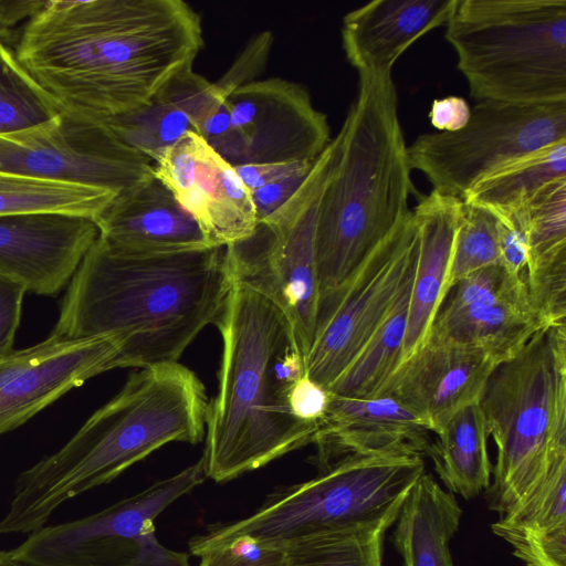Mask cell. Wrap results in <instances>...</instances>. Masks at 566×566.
Here are the masks:
<instances>
[{
	"mask_svg": "<svg viewBox=\"0 0 566 566\" xmlns=\"http://www.w3.org/2000/svg\"><path fill=\"white\" fill-rule=\"evenodd\" d=\"M203 43L201 18L182 0H51L15 56L64 111L106 120L147 105Z\"/></svg>",
	"mask_w": 566,
	"mask_h": 566,
	"instance_id": "cell-1",
	"label": "cell"
},
{
	"mask_svg": "<svg viewBox=\"0 0 566 566\" xmlns=\"http://www.w3.org/2000/svg\"><path fill=\"white\" fill-rule=\"evenodd\" d=\"M224 247L134 252L99 235L70 281L50 335H117L116 368L176 363L217 324L233 284Z\"/></svg>",
	"mask_w": 566,
	"mask_h": 566,
	"instance_id": "cell-2",
	"label": "cell"
},
{
	"mask_svg": "<svg viewBox=\"0 0 566 566\" xmlns=\"http://www.w3.org/2000/svg\"><path fill=\"white\" fill-rule=\"evenodd\" d=\"M216 326L222 354L202 459L206 476L226 482L314 443L319 424L290 413L287 394L305 364L291 323L273 300L234 277Z\"/></svg>",
	"mask_w": 566,
	"mask_h": 566,
	"instance_id": "cell-3",
	"label": "cell"
},
{
	"mask_svg": "<svg viewBox=\"0 0 566 566\" xmlns=\"http://www.w3.org/2000/svg\"><path fill=\"white\" fill-rule=\"evenodd\" d=\"M208 405L199 377L178 361L132 373L61 449L18 475L0 534H31L63 503L165 444L202 441Z\"/></svg>",
	"mask_w": 566,
	"mask_h": 566,
	"instance_id": "cell-4",
	"label": "cell"
},
{
	"mask_svg": "<svg viewBox=\"0 0 566 566\" xmlns=\"http://www.w3.org/2000/svg\"><path fill=\"white\" fill-rule=\"evenodd\" d=\"M315 224L321 304L412 212L415 187L391 73L358 74ZM321 307V305H319Z\"/></svg>",
	"mask_w": 566,
	"mask_h": 566,
	"instance_id": "cell-5",
	"label": "cell"
},
{
	"mask_svg": "<svg viewBox=\"0 0 566 566\" xmlns=\"http://www.w3.org/2000/svg\"><path fill=\"white\" fill-rule=\"evenodd\" d=\"M479 405L497 450L485 499L503 515L566 458V325L537 331L497 364Z\"/></svg>",
	"mask_w": 566,
	"mask_h": 566,
	"instance_id": "cell-6",
	"label": "cell"
},
{
	"mask_svg": "<svg viewBox=\"0 0 566 566\" xmlns=\"http://www.w3.org/2000/svg\"><path fill=\"white\" fill-rule=\"evenodd\" d=\"M444 38L478 101L566 102V0H459Z\"/></svg>",
	"mask_w": 566,
	"mask_h": 566,
	"instance_id": "cell-7",
	"label": "cell"
},
{
	"mask_svg": "<svg viewBox=\"0 0 566 566\" xmlns=\"http://www.w3.org/2000/svg\"><path fill=\"white\" fill-rule=\"evenodd\" d=\"M412 455H353L319 468L305 482L276 489L251 515L212 524L189 541L192 555L249 537L283 548L290 543L359 526L390 527L410 489L424 473Z\"/></svg>",
	"mask_w": 566,
	"mask_h": 566,
	"instance_id": "cell-8",
	"label": "cell"
},
{
	"mask_svg": "<svg viewBox=\"0 0 566 566\" xmlns=\"http://www.w3.org/2000/svg\"><path fill=\"white\" fill-rule=\"evenodd\" d=\"M336 150L334 137L294 195L261 221L252 237L224 247L233 276L263 292L284 312L304 364L321 305L314 254L316 217Z\"/></svg>",
	"mask_w": 566,
	"mask_h": 566,
	"instance_id": "cell-9",
	"label": "cell"
},
{
	"mask_svg": "<svg viewBox=\"0 0 566 566\" xmlns=\"http://www.w3.org/2000/svg\"><path fill=\"white\" fill-rule=\"evenodd\" d=\"M206 478L201 457L101 512L41 527L11 554L31 566H191L187 553L158 541L155 520Z\"/></svg>",
	"mask_w": 566,
	"mask_h": 566,
	"instance_id": "cell-10",
	"label": "cell"
},
{
	"mask_svg": "<svg viewBox=\"0 0 566 566\" xmlns=\"http://www.w3.org/2000/svg\"><path fill=\"white\" fill-rule=\"evenodd\" d=\"M560 142H566V102L526 106L479 101L463 128L422 134L407 146V155L432 190L462 200L504 165Z\"/></svg>",
	"mask_w": 566,
	"mask_h": 566,
	"instance_id": "cell-11",
	"label": "cell"
},
{
	"mask_svg": "<svg viewBox=\"0 0 566 566\" xmlns=\"http://www.w3.org/2000/svg\"><path fill=\"white\" fill-rule=\"evenodd\" d=\"M411 214L321 304L305 374L327 390L363 349L392 305L417 255Z\"/></svg>",
	"mask_w": 566,
	"mask_h": 566,
	"instance_id": "cell-12",
	"label": "cell"
},
{
	"mask_svg": "<svg viewBox=\"0 0 566 566\" xmlns=\"http://www.w3.org/2000/svg\"><path fill=\"white\" fill-rule=\"evenodd\" d=\"M0 171L107 188L118 196L155 178L154 161L105 122L66 111L50 123L0 134Z\"/></svg>",
	"mask_w": 566,
	"mask_h": 566,
	"instance_id": "cell-13",
	"label": "cell"
},
{
	"mask_svg": "<svg viewBox=\"0 0 566 566\" xmlns=\"http://www.w3.org/2000/svg\"><path fill=\"white\" fill-rule=\"evenodd\" d=\"M226 104L245 164L315 161L332 140L327 116L298 83L255 80L234 90Z\"/></svg>",
	"mask_w": 566,
	"mask_h": 566,
	"instance_id": "cell-14",
	"label": "cell"
},
{
	"mask_svg": "<svg viewBox=\"0 0 566 566\" xmlns=\"http://www.w3.org/2000/svg\"><path fill=\"white\" fill-rule=\"evenodd\" d=\"M117 335L46 339L0 360V434L11 431L86 380L116 368Z\"/></svg>",
	"mask_w": 566,
	"mask_h": 566,
	"instance_id": "cell-15",
	"label": "cell"
},
{
	"mask_svg": "<svg viewBox=\"0 0 566 566\" xmlns=\"http://www.w3.org/2000/svg\"><path fill=\"white\" fill-rule=\"evenodd\" d=\"M99 235L95 221L62 213L0 217V276L54 296L69 285Z\"/></svg>",
	"mask_w": 566,
	"mask_h": 566,
	"instance_id": "cell-16",
	"label": "cell"
},
{
	"mask_svg": "<svg viewBox=\"0 0 566 566\" xmlns=\"http://www.w3.org/2000/svg\"><path fill=\"white\" fill-rule=\"evenodd\" d=\"M329 395L313 443L318 469L353 455L428 457L430 428L392 398Z\"/></svg>",
	"mask_w": 566,
	"mask_h": 566,
	"instance_id": "cell-17",
	"label": "cell"
},
{
	"mask_svg": "<svg viewBox=\"0 0 566 566\" xmlns=\"http://www.w3.org/2000/svg\"><path fill=\"white\" fill-rule=\"evenodd\" d=\"M497 364L482 353L426 343L400 363L375 397L392 398L437 433L458 411L480 401Z\"/></svg>",
	"mask_w": 566,
	"mask_h": 566,
	"instance_id": "cell-18",
	"label": "cell"
},
{
	"mask_svg": "<svg viewBox=\"0 0 566 566\" xmlns=\"http://www.w3.org/2000/svg\"><path fill=\"white\" fill-rule=\"evenodd\" d=\"M547 326L531 301L524 274L459 310L439 311L426 343L482 353L502 363Z\"/></svg>",
	"mask_w": 566,
	"mask_h": 566,
	"instance_id": "cell-19",
	"label": "cell"
},
{
	"mask_svg": "<svg viewBox=\"0 0 566 566\" xmlns=\"http://www.w3.org/2000/svg\"><path fill=\"white\" fill-rule=\"evenodd\" d=\"M459 0H375L343 18L342 43L358 74L391 73L417 40L446 25Z\"/></svg>",
	"mask_w": 566,
	"mask_h": 566,
	"instance_id": "cell-20",
	"label": "cell"
},
{
	"mask_svg": "<svg viewBox=\"0 0 566 566\" xmlns=\"http://www.w3.org/2000/svg\"><path fill=\"white\" fill-rule=\"evenodd\" d=\"M99 237L134 252H175L217 247L156 178L116 197L96 220Z\"/></svg>",
	"mask_w": 566,
	"mask_h": 566,
	"instance_id": "cell-21",
	"label": "cell"
},
{
	"mask_svg": "<svg viewBox=\"0 0 566 566\" xmlns=\"http://www.w3.org/2000/svg\"><path fill=\"white\" fill-rule=\"evenodd\" d=\"M461 206V199L432 190L412 210L419 245L401 361L426 343L447 294Z\"/></svg>",
	"mask_w": 566,
	"mask_h": 566,
	"instance_id": "cell-22",
	"label": "cell"
},
{
	"mask_svg": "<svg viewBox=\"0 0 566 566\" xmlns=\"http://www.w3.org/2000/svg\"><path fill=\"white\" fill-rule=\"evenodd\" d=\"M525 566H566V458L491 525Z\"/></svg>",
	"mask_w": 566,
	"mask_h": 566,
	"instance_id": "cell-23",
	"label": "cell"
},
{
	"mask_svg": "<svg viewBox=\"0 0 566 566\" xmlns=\"http://www.w3.org/2000/svg\"><path fill=\"white\" fill-rule=\"evenodd\" d=\"M179 205L191 214L209 242L226 247L253 235L258 227L251 191L234 167L199 135L196 139V176Z\"/></svg>",
	"mask_w": 566,
	"mask_h": 566,
	"instance_id": "cell-24",
	"label": "cell"
},
{
	"mask_svg": "<svg viewBox=\"0 0 566 566\" xmlns=\"http://www.w3.org/2000/svg\"><path fill=\"white\" fill-rule=\"evenodd\" d=\"M462 510L454 496L423 473L403 501L392 533L402 566H453L449 543Z\"/></svg>",
	"mask_w": 566,
	"mask_h": 566,
	"instance_id": "cell-25",
	"label": "cell"
},
{
	"mask_svg": "<svg viewBox=\"0 0 566 566\" xmlns=\"http://www.w3.org/2000/svg\"><path fill=\"white\" fill-rule=\"evenodd\" d=\"M428 458L448 491L470 500L485 491L492 476L489 431L479 402L458 411L437 432Z\"/></svg>",
	"mask_w": 566,
	"mask_h": 566,
	"instance_id": "cell-26",
	"label": "cell"
},
{
	"mask_svg": "<svg viewBox=\"0 0 566 566\" xmlns=\"http://www.w3.org/2000/svg\"><path fill=\"white\" fill-rule=\"evenodd\" d=\"M417 256L418 252L386 316L329 387V392L344 397H375L401 363Z\"/></svg>",
	"mask_w": 566,
	"mask_h": 566,
	"instance_id": "cell-27",
	"label": "cell"
},
{
	"mask_svg": "<svg viewBox=\"0 0 566 566\" xmlns=\"http://www.w3.org/2000/svg\"><path fill=\"white\" fill-rule=\"evenodd\" d=\"M117 196L107 188L0 171V217L62 213L96 222Z\"/></svg>",
	"mask_w": 566,
	"mask_h": 566,
	"instance_id": "cell-28",
	"label": "cell"
},
{
	"mask_svg": "<svg viewBox=\"0 0 566 566\" xmlns=\"http://www.w3.org/2000/svg\"><path fill=\"white\" fill-rule=\"evenodd\" d=\"M564 177L566 142H560L504 165L480 180L462 200L492 213L511 212Z\"/></svg>",
	"mask_w": 566,
	"mask_h": 566,
	"instance_id": "cell-29",
	"label": "cell"
},
{
	"mask_svg": "<svg viewBox=\"0 0 566 566\" xmlns=\"http://www.w3.org/2000/svg\"><path fill=\"white\" fill-rule=\"evenodd\" d=\"M382 525L306 537L283 547V566H382Z\"/></svg>",
	"mask_w": 566,
	"mask_h": 566,
	"instance_id": "cell-30",
	"label": "cell"
},
{
	"mask_svg": "<svg viewBox=\"0 0 566 566\" xmlns=\"http://www.w3.org/2000/svg\"><path fill=\"white\" fill-rule=\"evenodd\" d=\"M63 112L0 40V134L50 123Z\"/></svg>",
	"mask_w": 566,
	"mask_h": 566,
	"instance_id": "cell-31",
	"label": "cell"
},
{
	"mask_svg": "<svg viewBox=\"0 0 566 566\" xmlns=\"http://www.w3.org/2000/svg\"><path fill=\"white\" fill-rule=\"evenodd\" d=\"M514 211L526 234V268L566 254V177L553 181Z\"/></svg>",
	"mask_w": 566,
	"mask_h": 566,
	"instance_id": "cell-32",
	"label": "cell"
},
{
	"mask_svg": "<svg viewBox=\"0 0 566 566\" xmlns=\"http://www.w3.org/2000/svg\"><path fill=\"white\" fill-rule=\"evenodd\" d=\"M103 122L124 143L143 151L153 161L185 133L193 132L181 111L155 97L138 109Z\"/></svg>",
	"mask_w": 566,
	"mask_h": 566,
	"instance_id": "cell-33",
	"label": "cell"
},
{
	"mask_svg": "<svg viewBox=\"0 0 566 566\" xmlns=\"http://www.w3.org/2000/svg\"><path fill=\"white\" fill-rule=\"evenodd\" d=\"M495 265L502 266L495 217L489 210L462 200L447 293L464 276Z\"/></svg>",
	"mask_w": 566,
	"mask_h": 566,
	"instance_id": "cell-34",
	"label": "cell"
},
{
	"mask_svg": "<svg viewBox=\"0 0 566 566\" xmlns=\"http://www.w3.org/2000/svg\"><path fill=\"white\" fill-rule=\"evenodd\" d=\"M181 111L190 120L193 132L223 104L212 82L188 67L174 75L154 96Z\"/></svg>",
	"mask_w": 566,
	"mask_h": 566,
	"instance_id": "cell-35",
	"label": "cell"
},
{
	"mask_svg": "<svg viewBox=\"0 0 566 566\" xmlns=\"http://www.w3.org/2000/svg\"><path fill=\"white\" fill-rule=\"evenodd\" d=\"M197 133H185L154 159V175L179 201L189 192L196 176Z\"/></svg>",
	"mask_w": 566,
	"mask_h": 566,
	"instance_id": "cell-36",
	"label": "cell"
},
{
	"mask_svg": "<svg viewBox=\"0 0 566 566\" xmlns=\"http://www.w3.org/2000/svg\"><path fill=\"white\" fill-rule=\"evenodd\" d=\"M273 42L274 36L271 31H262L248 41L229 70L213 82L222 99L226 101L238 87L256 80L266 66Z\"/></svg>",
	"mask_w": 566,
	"mask_h": 566,
	"instance_id": "cell-37",
	"label": "cell"
},
{
	"mask_svg": "<svg viewBox=\"0 0 566 566\" xmlns=\"http://www.w3.org/2000/svg\"><path fill=\"white\" fill-rule=\"evenodd\" d=\"M200 566H283L284 551L237 537L201 553Z\"/></svg>",
	"mask_w": 566,
	"mask_h": 566,
	"instance_id": "cell-38",
	"label": "cell"
},
{
	"mask_svg": "<svg viewBox=\"0 0 566 566\" xmlns=\"http://www.w3.org/2000/svg\"><path fill=\"white\" fill-rule=\"evenodd\" d=\"M501 262L504 270L514 276L525 274L527 265V241L522 219L517 211L493 213Z\"/></svg>",
	"mask_w": 566,
	"mask_h": 566,
	"instance_id": "cell-39",
	"label": "cell"
},
{
	"mask_svg": "<svg viewBox=\"0 0 566 566\" xmlns=\"http://www.w3.org/2000/svg\"><path fill=\"white\" fill-rule=\"evenodd\" d=\"M329 396L325 387L304 374L287 394L290 413L300 422L319 423L326 413Z\"/></svg>",
	"mask_w": 566,
	"mask_h": 566,
	"instance_id": "cell-40",
	"label": "cell"
},
{
	"mask_svg": "<svg viewBox=\"0 0 566 566\" xmlns=\"http://www.w3.org/2000/svg\"><path fill=\"white\" fill-rule=\"evenodd\" d=\"M25 289L0 276V360L12 353Z\"/></svg>",
	"mask_w": 566,
	"mask_h": 566,
	"instance_id": "cell-41",
	"label": "cell"
},
{
	"mask_svg": "<svg viewBox=\"0 0 566 566\" xmlns=\"http://www.w3.org/2000/svg\"><path fill=\"white\" fill-rule=\"evenodd\" d=\"M315 161L261 163L235 166L234 170L243 185L254 190L280 179L308 171Z\"/></svg>",
	"mask_w": 566,
	"mask_h": 566,
	"instance_id": "cell-42",
	"label": "cell"
},
{
	"mask_svg": "<svg viewBox=\"0 0 566 566\" xmlns=\"http://www.w3.org/2000/svg\"><path fill=\"white\" fill-rule=\"evenodd\" d=\"M310 170L271 182L251 192L258 223L271 216L294 195Z\"/></svg>",
	"mask_w": 566,
	"mask_h": 566,
	"instance_id": "cell-43",
	"label": "cell"
},
{
	"mask_svg": "<svg viewBox=\"0 0 566 566\" xmlns=\"http://www.w3.org/2000/svg\"><path fill=\"white\" fill-rule=\"evenodd\" d=\"M471 115L468 102L459 96H447L432 102L429 118L439 132H455L463 128Z\"/></svg>",
	"mask_w": 566,
	"mask_h": 566,
	"instance_id": "cell-44",
	"label": "cell"
},
{
	"mask_svg": "<svg viewBox=\"0 0 566 566\" xmlns=\"http://www.w3.org/2000/svg\"><path fill=\"white\" fill-rule=\"evenodd\" d=\"M49 1L39 0H0V40H8L11 29L19 22L31 19L40 12Z\"/></svg>",
	"mask_w": 566,
	"mask_h": 566,
	"instance_id": "cell-45",
	"label": "cell"
},
{
	"mask_svg": "<svg viewBox=\"0 0 566 566\" xmlns=\"http://www.w3.org/2000/svg\"><path fill=\"white\" fill-rule=\"evenodd\" d=\"M0 566H31L17 560L10 551H0Z\"/></svg>",
	"mask_w": 566,
	"mask_h": 566,
	"instance_id": "cell-46",
	"label": "cell"
}]
</instances>
